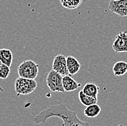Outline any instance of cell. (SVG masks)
<instances>
[{"instance_id": "4", "label": "cell", "mask_w": 127, "mask_h": 126, "mask_svg": "<svg viewBox=\"0 0 127 126\" xmlns=\"http://www.w3.org/2000/svg\"><path fill=\"white\" fill-rule=\"evenodd\" d=\"M62 75L51 70L46 77V84L48 88L52 92H64L62 85Z\"/></svg>"}, {"instance_id": "12", "label": "cell", "mask_w": 127, "mask_h": 126, "mask_svg": "<svg viewBox=\"0 0 127 126\" xmlns=\"http://www.w3.org/2000/svg\"><path fill=\"white\" fill-rule=\"evenodd\" d=\"M101 112V108L97 104L87 106L84 110L85 115L89 118H95Z\"/></svg>"}, {"instance_id": "18", "label": "cell", "mask_w": 127, "mask_h": 126, "mask_svg": "<svg viewBox=\"0 0 127 126\" xmlns=\"http://www.w3.org/2000/svg\"><path fill=\"white\" fill-rule=\"evenodd\" d=\"M1 61H0V65H1Z\"/></svg>"}, {"instance_id": "17", "label": "cell", "mask_w": 127, "mask_h": 126, "mask_svg": "<svg viewBox=\"0 0 127 126\" xmlns=\"http://www.w3.org/2000/svg\"><path fill=\"white\" fill-rule=\"evenodd\" d=\"M118 126H123V125H119Z\"/></svg>"}, {"instance_id": "9", "label": "cell", "mask_w": 127, "mask_h": 126, "mask_svg": "<svg viewBox=\"0 0 127 126\" xmlns=\"http://www.w3.org/2000/svg\"><path fill=\"white\" fill-rule=\"evenodd\" d=\"M66 67L69 75H74L79 71L81 68V64L75 57L72 56H68L66 57Z\"/></svg>"}, {"instance_id": "8", "label": "cell", "mask_w": 127, "mask_h": 126, "mask_svg": "<svg viewBox=\"0 0 127 126\" xmlns=\"http://www.w3.org/2000/svg\"><path fill=\"white\" fill-rule=\"evenodd\" d=\"M62 85L64 91L70 92L78 89L81 86V83H77L70 75H66L62 77Z\"/></svg>"}, {"instance_id": "2", "label": "cell", "mask_w": 127, "mask_h": 126, "mask_svg": "<svg viewBox=\"0 0 127 126\" xmlns=\"http://www.w3.org/2000/svg\"><path fill=\"white\" fill-rule=\"evenodd\" d=\"M37 88V82L35 79L18 77L15 81V90L17 96L32 94Z\"/></svg>"}, {"instance_id": "10", "label": "cell", "mask_w": 127, "mask_h": 126, "mask_svg": "<svg viewBox=\"0 0 127 126\" xmlns=\"http://www.w3.org/2000/svg\"><path fill=\"white\" fill-rule=\"evenodd\" d=\"M0 61L2 64L11 67L13 61V54L11 50L8 49H0Z\"/></svg>"}, {"instance_id": "16", "label": "cell", "mask_w": 127, "mask_h": 126, "mask_svg": "<svg viewBox=\"0 0 127 126\" xmlns=\"http://www.w3.org/2000/svg\"><path fill=\"white\" fill-rule=\"evenodd\" d=\"M10 74V67L7 65L2 64L0 65V79L5 80L9 77Z\"/></svg>"}, {"instance_id": "6", "label": "cell", "mask_w": 127, "mask_h": 126, "mask_svg": "<svg viewBox=\"0 0 127 126\" xmlns=\"http://www.w3.org/2000/svg\"><path fill=\"white\" fill-rule=\"evenodd\" d=\"M108 9L111 12L121 17L127 16V0H111Z\"/></svg>"}, {"instance_id": "11", "label": "cell", "mask_w": 127, "mask_h": 126, "mask_svg": "<svg viewBox=\"0 0 127 126\" xmlns=\"http://www.w3.org/2000/svg\"><path fill=\"white\" fill-rule=\"evenodd\" d=\"M100 88L97 85H96L95 83L93 82H88L82 88V92L85 94L88 95L90 96L97 98V95L99 93Z\"/></svg>"}, {"instance_id": "15", "label": "cell", "mask_w": 127, "mask_h": 126, "mask_svg": "<svg viewBox=\"0 0 127 126\" xmlns=\"http://www.w3.org/2000/svg\"><path fill=\"white\" fill-rule=\"evenodd\" d=\"M83 0H60L61 4L68 9H74L79 7Z\"/></svg>"}, {"instance_id": "5", "label": "cell", "mask_w": 127, "mask_h": 126, "mask_svg": "<svg viewBox=\"0 0 127 126\" xmlns=\"http://www.w3.org/2000/svg\"><path fill=\"white\" fill-rule=\"evenodd\" d=\"M112 48L116 53L127 52V31H121L116 35Z\"/></svg>"}, {"instance_id": "13", "label": "cell", "mask_w": 127, "mask_h": 126, "mask_svg": "<svg viewBox=\"0 0 127 126\" xmlns=\"http://www.w3.org/2000/svg\"><path fill=\"white\" fill-rule=\"evenodd\" d=\"M113 72L116 76H121L127 72V63L124 61H119L113 66Z\"/></svg>"}, {"instance_id": "7", "label": "cell", "mask_w": 127, "mask_h": 126, "mask_svg": "<svg viewBox=\"0 0 127 126\" xmlns=\"http://www.w3.org/2000/svg\"><path fill=\"white\" fill-rule=\"evenodd\" d=\"M52 70L57 72L62 76L69 75L66 67V57L64 55H57L56 56L52 64Z\"/></svg>"}, {"instance_id": "14", "label": "cell", "mask_w": 127, "mask_h": 126, "mask_svg": "<svg viewBox=\"0 0 127 126\" xmlns=\"http://www.w3.org/2000/svg\"><path fill=\"white\" fill-rule=\"evenodd\" d=\"M78 96H79L80 102L83 105H85V107H87L91 104H97V98H94V97H92V96H90L88 95L85 94L82 92V90L79 92Z\"/></svg>"}, {"instance_id": "1", "label": "cell", "mask_w": 127, "mask_h": 126, "mask_svg": "<svg viewBox=\"0 0 127 126\" xmlns=\"http://www.w3.org/2000/svg\"><path fill=\"white\" fill-rule=\"evenodd\" d=\"M58 118L62 120V126H89L90 123L83 122L78 118L77 113L67 108L66 104H59L51 106L42 110L32 119V122L36 124H43L48 119Z\"/></svg>"}, {"instance_id": "3", "label": "cell", "mask_w": 127, "mask_h": 126, "mask_svg": "<svg viewBox=\"0 0 127 126\" xmlns=\"http://www.w3.org/2000/svg\"><path fill=\"white\" fill-rule=\"evenodd\" d=\"M39 65L34 61L28 60L21 63L17 68L19 77L25 78L35 79L38 75Z\"/></svg>"}]
</instances>
